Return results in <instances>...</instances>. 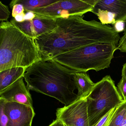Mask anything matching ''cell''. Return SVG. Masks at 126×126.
I'll return each mask as SVG.
<instances>
[{"instance_id":"1","label":"cell","mask_w":126,"mask_h":126,"mask_svg":"<svg viewBox=\"0 0 126 126\" xmlns=\"http://www.w3.org/2000/svg\"><path fill=\"white\" fill-rule=\"evenodd\" d=\"M84 16L57 19L56 28L34 39L42 60L79 48L96 43L118 45L120 37L113 27L95 20L88 21Z\"/></svg>"},{"instance_id":"2","label":"cell","mask_w":126,"mask_h":126,"mask_svg":"<svg viewBox=\"0 0 126 126\" xmlns=\"http://www.w3.org/2000/svg\"><path fill=\"white\" fill-rule=\"evenodd\" d=\"M77 72L53 59L42 60L26 69L24 79L29 90L53 97L65 106L79 98L72 74Z\"/></svg>"},{"instance_id":"3","label":"cell","mask_w":126,"mask_h":126,"mask_svg":"<svg viewBox=\"0 0 126 126\" xmlns=\"http://www.w3.org/2000/svg\"><path fill=\"white\" fill-rule=\"evenodd\" d=\"M42 60L34 39L11 22L0 24V72L16 67L27 69Z\"/></svg>"},{"instance_id":"4","label":"cell","mask_w":126,"mask_h":126,"mask_svg":"<svg viewBox=\"0 0 126 126\" xmlns=\"http://www.w3.org/2000/svg\"><path fill=\"white\" fill-rule=\"evenodd\" d=\"M117 45L96 43L59 54L51 59L77 72L98 71L110 67Z\"/></svg>"},{"instance_id":"5","label":"cell","mask_w":126,"mask_h":126,"mask_svg":"<svg viewBox=\"0 0 126 126\" xmlns=\"http://www.w3.org/2000/svg\"><path fill=\"white\" fill-rule=\"evenodd\" d=\"M90 126H94L108 113L124 101L110 76L95 83L86 97Z\"/></svg>"},{"instance_id":"6","label":"cell","mask_w":126,"mask_h":126,"mask_svg":"<svg viewBox=\"0 0 126 126\" xmlns=\"http://www.w3.org/2000/svg\"><path fill=\"white\" fill-rule=\"evenodd\" d=\"M99 0H59L57 2L45 7L37 8L31 11L36 16L59 19L71 16H84L91 12Z\"/></svg>"},{"instance_id":"7","label":"cell","mask_w":126,"mask_h":126,"mask_svg":"<svg viewBox=\"0 0 126 126\" xmlns=\"http://www.w3.org/2000/svg\"><path fill=\"white\" fill-rule=\"evenodd\" d=\"M56 116L65 126H90L87 98H79L70 105L58 108Z\"/></svg>"},{"instance_id":"8","label":"cell","mask_w":126,"mask_h":126,"mask_svg":"<svg viewBox=\"0 0 126 126\" xmlns=\"http://www.w3.org/2000/svg\"><path fill=\"white\" fill-rule=\"evenodd\" d=\"M10 22L25 34L34 39L53 31L57 25V19L36 16L32 20L17 22L14 18Z\"/></svg>"},{"instance_id":"9","label":"cell","mask_w":126,"mask_h":126,"mask_svg":"<svg viewBox=\"0 0 126 126\" xmlns=\"http://www.w3.org/2000/svg\"><path fill=\"white\" fill-rule=\"evenodd\" d=\"M4 110L9 119L8 126H32L35 115L33 107L5 101Z\"/></svg>"},{"instance_id":"10","label":"cell","mask_w":126,"mask_h":126,"mask_svg":"<svg viewBox=\"0 0 126 126\" xmlns=\"http://www.w3.org/2000/svg\"><path fill=\"white\" fill-rule=\"evenodd\" d=\"M22 77L0 92V99L6 102H15L33 107V100Z\"/></svg>"},{"instance_id":"11","label":"cell","mask_w":126,"mask_h":126,"mask_svg":"<svg viewBox=\"0 0 126 126\" xmlns=\"http://www.w3.org/2000/svg\"><path fill=\"white\" fill-rule=\"evenodd\" d=\"M98 9L107 10L115 14L116 22H126V0H99L92 11Z\"/></svg>"},{"instance_id":"12","label":"cell","mask_w":126,"mask_h":126,"mask_svg":"<svg viewBox=\"0 0 126 126\" xmlns=\"http://www.w3.org/2000/svg\"><path fill=\"white\" fill-rule=\"evenodd\" d=\"M72 75L76 87L78 90L77 94L78 97L82 98L87 97L95 86V83L91 80L86 73L76 72Z\"/></svg>"},{"instance_id":"13","label":"cell","mask_w":126,"mask_h":126,"mask_svg":"<svg viewBox=\"0 0 126 126\" xmlns=\"http://www.w3.org/2000/svg\"><path fill=\"white\" fill-rule=\"evenodd\" d=\"M26 70L22 67L13 68L0 72V92L23 77Z\"/></svg>"},{"instance_id":"14","label":"cell","mask_w":126,"mask_h":126,"mask_svg":"<svg viewBox=\"0 0 126 126\" xmlns=\"http://www.w3.org/2000/svg\"><path fill=\"white\" fill-rule=\"evenodd\" d=\"M59 0H14L9 4L10 8L17 4H20L23 6L25 11H31L37 8L45 7L57 2Z\"/></svg>"},{"instance_id":"15","label":"cell","mask_w":126,"mask_h":126,"mask_svg":"<svg viewBox=\"0 0 126 126\" xmlns=\"http://www.w3.org/2000/svg\"><path fill=\"white\" fill-rule=\"evenodd\" d=\"M126 120V101H124L115 108L107 126H119Z\"/></svg>"},{"instance_id":"16","label":"cell","mask_w":126,"mask_h":126,"mask_svg":"<svg viewBox=\"0 0 126 126\" xmlns=\"http://www.w3.org/2000/svg\"><path fill=\"white\" fill-rule=\"evenodd\" d=\"M91 12L98 17L100 22L102 25H113L116 22L115 15L109 11L98 9L92 11Z\"/></svg>"},{"instance_id":"17","label":"cell","mask_w":126,"mask_h":126,"mask_svg":"<svg viewBox=\"0 0 126 126\" xmlns=\"http://www.w3.org/2000/svg\"><path fill=\"white\" fill-rule=\"evenodd\" d=\"M5 101L0 99V126H8L9 119L4 110Z\"/></svg>"},{"instance_id":"18","label":"cell","mask_w":126,"mask_h":126,"mask_svg":"<svg viewBox=\"0 0 126 126\" xmlns=\"http://www.w3.org/2000/svg\"><path fill=\"white\" fill-rule=\"evenodd\" d=\"M10 12L7 6L0 2V21L2 22L7 21L10 16Z\"/></svg>"},{"instance_id":"19","label":"cell","mask_w":126,"mask_h":126,"mask_svg":"<svg viewBox=\"0 0 126 126\" xmlns=\"http://www.w3.org/2000/svg\"><path fill=\"white\" fill-rule=\"evenodd\" d=\"M118 90L123 101H126V78L122 76V78L118 84Z\"/></svg>"},{"instance_id":"20","label":"cell","mask_w":126,"mask_h":126,"mask_svg":"<svg viewBox=\"0 0 126 126\" xmlns=\"http://www.w3.org/2000/svg\"><path fill=\"white\" fill-rule=\"evenodd\" d=\"M115 108H113L108 113L94 126H107L114 112Z\"/></svg>"},{"instance_id":"21","label":"cell","mask_w":126,"mask_h":126,"mask_svg":"<svg viewBox=\"0 0 126 126\" xmlns=\"http://www.w3.org/2000/svg\"><path fill=\"white\" fill-rule=\"evenodd\" d=\"M117 47L118 50L121 52L126 53V28L124 31L123 36L120 38Z\"/></svg>"},{"instance_id":"22","label":"cell","mask_w":126,"mask_h":126,"mask_svg":"<svg viewBox=\"0 0 126 126\" xmlns=\"http://www.w3.org/2000/svg\"><path fill=\"white\" fill-rule=\"evenodd\" d=\"M24 12L25 9L22 5L20 4H16L12 8V15L14 18L17 15L24 13Z\"/></svg>"},{"instance_id":"23","label":"cell","mask_w":126,"mask_h":126,"mask_svg":"<svg viewBox=\"0 0 126 126\" xmlns=\"http://www.w3.org/2000/svg\"><path fill=\"white\" fill-rule=\"evenodd\" d=\"M113 28L118 33L122 32L125 29V22L122 21H118L116 22L113 25Z\"/></svg>"},{"instance_id":"24","label":"cell","mask_w":126,"mask_h":126,"mask_svg":"<svg viewBox=\"0 0 126 126\" xmlns=\"http://www.w3.org/2000/svg\"><path fill=\"white\" fill-rule=\"evenodd\" d=\"M36 16V15L32 12L31 11L26 12L25 17V20H32Z\"/></svg>"},{"instance_id":"25","label":"cell","mask_w":126,"mask_h":126,"mask_svg":"<svg viewBox=\"0 0 126 126\" xmlns=\"http://www.w3.org/2000/svg\"><path fill=\"white\" fill-rule=\"evenodd\" d=\"M25 13L24 12L20 14L17 15L15 17H14V18L15 21L17 22H22L25 21Z\"/></svg>"},{"instance_id":"26","label":"cell","mask_w":126,"mask_h":126,"mask_svg":"<svg viewBox=\"0 0 126 126\" xmlns=\"http://www.w3.org/2000/svg\"><path fill=\"white\" fill-rule=\"evenodd\" d=\"M48 126H64V125L60 121L56 119Z\"/></svg>"},{"instance_id":"27","label":"cell","mask_w":126,"mask_h":126,"mask_svg":"<svg viewBox=\"0 0 126 126\" xmlns=\"http://www.w3.org/2000/svg\"><path fill=\"white\" fill-rule=\"evenodd\" d=\"M122 76L126 78V62L123 65V68L122 70Z\"/></svg>"},{"instance_id":"28","label":"cell","mask_w":126,"mask_h":126,"mask_svg":"<svg viewBox=\"0 0 126 126\" xmlns=\"http://www.w3.org/2000/svg\"></svg>"}]
</instances>
